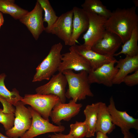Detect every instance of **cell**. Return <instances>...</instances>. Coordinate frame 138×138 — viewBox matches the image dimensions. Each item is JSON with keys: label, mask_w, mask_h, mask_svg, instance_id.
<instances>
[{"label": "cell", "mask_w": 138, "mask_h": 138, "mask_svg": "<svg viewBox=\"0 0 138 138\" xmlns=\"http://www.w3.org/2000/svg\"><path fill=\"white\" fill-rule=\"evenodd\" d=\"M62 73L66 77L68 85V88L65 93L66 98H72L76 102L78 100L85 99L87 96H94L86 71H82L76 73L72 70H67Z\"/></svg>", "instance_id": "7a4b0ae2"}, {"label": "cell", "mask_w": 138, "mask_h": 138, "mask_svg": "<svg viewBox=\"0 0 138 138\" xmlns=\"http://www.w3.org/2000/svg\"><path fill=\"white\" fill-rule=\"evenodd\" d=\"M72 9L73 16L72 31L69 45L70 47L78 43L79 38L87 31L89 24L87 13L82 8L75 6Z\"/></svg>", "instance_id": "2e32d148"}, {"label": "cell", "mask_w": 138, "mask_h": 138, "mask_svg": "<svg viewBox=\"0 0 138 138\" xmlns=\"http://www.w3.org/2000/svg\"><path fill=\"white\" fill-rule=\"evenodd\" d=\"M0 138H12L11 137L6 136L0 132Z\"/></svg>", "instance_id": "836d02e7"}, {"label": "cell", "mask_w": 138, "mask_h": 138, "mask_svg": "<svg viewBox=\"0 0 138 138\" xmlns=\"http://www.w3.org/2000/svg\"><path fill=\"white\" fill-rule=\"evenodd\" d=\"M72 9L62 14L52 27L50 33L55 35L69 46L72 31Z\"/></svg>", "instance_id": "4fadbf2b"}, {"label": "cell", "mask_w": 138, "mask_h": 138, "mask_svg": "<svg viewBox=\"0 0 138 138\" xmlns=\"http://www.w3.org/2000/svg\"><path fill=\"white\" fill-rule=\"evenodd\" d=\"M99 102L88 105L84 111L85 116L84 121L87 125L88 131L86 137H90L95 135Z\"/></svg>", "instance_id": "ffe728a7"}, {"label": "cell", "mask_w": 138, "mask_h": 138, "mask_svg": "<svg viewBox=\"0 0 138 138\" xmlns=\"http://www.w3.org/2000/svg\"><path fill=\"white\" fill-rule=\"evenodd\" d=\"M122 43L118 36L106 30L102 37L95 44L91 49L102 55L113 57Z\"/></svg>", "instance_id": "9a60e30c"}, {"label": "cell", "mask_w": 138, "mask_h": 138, "mask_svg": "<svg viewBox=\"0 0 138 138\" xmlns=\"http://www.w3.org/2000/svg\"><path fill=\"white\" fill-rule=\"evenodd\" d=\"M82 106V104L77 103L72 100L68 103L60 101L53 107L50 117L54 123L57 125H61L62 120L69 121L78 114Z\"/></svg>", "instance_id": "7c38bea8"}, {"label": "cell", "mask_w": 138, "mask_h": 138, "mask_svg": "<svg viewBox=\"0 0 138 138\" xmlns=\"http://www.w3.org/2000/svg\"><path fill=\"white\" fill-rule=\"evenodd\" d=\"M0 102L3 106V109H2L3 112L7 113H15V108L13 106V105L1 97H0Z\"/></svg>", "instance_id": "f1b7e54d"}, {"label": "cell", "mask_w": 138, "mask_h": 138, "mask_svg": "<svg viewBox=\"0 0 138 138\" xmlns=\"http://www.w3.org/2000/svg\"><path fill=\"white\" fill-rule=\"evenodd\" d=\"M133 2L134 4L135 7H137L138 6V0H134L133 1Z\"/></svg>", "instance_id": "e575fe53"}, {"label": "cell", "mask_w": 138, "mask_h": 138, "mask_svg": "<svg viewBox=\"0 0 138 138\" xmlns=\"http://www.w3.org/2000/svg\"><path fill=\"white\" fill-rule=\"evenodd\" d=\"M4 22V19L2 13L0 12V28Z\"/></svg>", "instance_id": "d6a6232c"}, {"label": "cell", "mask_w": 138, "mask_h": 138, "mask_svg": "<svg viewBox=\"0 0 138 138\" xmlns=\"http://www.w3.org/2000/svg\"><path fill=\"white\" fill-rule=\"evenodd\" d=\"M0 12L16 20L20 19L29 12L15 4L14 0H0Z\"/></svg>", "instance_id": "7402d4cb"}, {"label": "cell", "mask_w": 138, "mask_h": 138, "mask_svg": "<svg viewBox=\"0 0 138 138\" xmlns=\"http://www.w3.org/2000/svg\"><path fill=\"white\" fill-rule=\"evenodd\" d=\"M21 101L15 106L14 126L5 132V134L12 138L20 137L30 128L32 122V117L28 108Z\"/></svg>", "instance_id": "5b68a950"}, {"label": "cell", "mask_w": 138, "mask_h": 138, "mask_svg": "<svg viewBox=\"0 0 138 138\" xmlns=\"http://www.w3.org/2000/svg\"><path fill=\"white\" fill-rule=\"evenodd\" d=\"M15 118L14 113H5L0 108V123L3 125L6 131L13 127Z\"/></svg>", "instance_id": "4316f807"}, {"label": "cell", "mask_w": 138, "mask_h": 138, "mask_svg": "<svg viewBox=\"0 0 138 138\" xmlns=\"http://www.w3.org/2000/svg\"><path fill=\"white\" fill-rule=\"evenodd\" d=\"M123 82L126 85L133 86L138 84V70L133 74L126 76L123 79Z\"/></svg>", "instance_id": "83f0119b"}, {"label": "cell", "mask_w": 138, "mask_h": 138, "mask_svg": "<svg viewBox=\"0 0 138 138\" xmlns=\"http://www.w3.org/2000/svg\"><path fill=\"white\" fill-rule=\"evenodd\" d=\"M44 12V22L47 24L45 31L50 33L51 29L58 18L56 13L48 0H37Z\"/></svg>", "instance_id": "d4e9b609"}, {"label": "cell", "mask_w": 138, "mask_h": 138, "mask_svg": "<svg viewBox=\"0 0 138 138\" xmlns=\"http://www.w3.org/2000/svg\"><path fill=\"white\" fill-rule=\"evenodd\" d=\"M136 7L118 8L111 12L105 25L106 30L114 33L124 43L130 38L135 28L138 26Z\"/></svg>", "instance_id": "6da1fadb"}, {"label": "cell", "mask_w": 138, "mask_h": 138, "mask_svg": "<svg viewBox=\"0 0 138 138\" xmlns=\"http://www.w3.org/2000/svg\"><path fill=\"white\" fill-rule=\"evenodd\" d=\"M28 108L32 117V123L29 129L20 138H33L45 133H62L65 130L64 126L54 125L49 122V120L43 118L31 107Z\"/></svg>", "instance_id": "8992f818"}, {"label": "cell", "mask_w": 138, "mask_h": 138, "mask_svg": "<svg viewBox=\"0 0 138 138\" xmlns=\"http://www.w3.org/2000/svg\"><path fill=\"white\" fill-rule=\"evenodd\" d=\"M6 76L4 73L0 74V97L15 106L18 101L21 100L23 97L20 95L19 91L16 88L13 89L12 91L7 88L4 83Z\"/></svg>", "instance_id": "cb8c5ba5"}, {"label": "cell", "mask_w": 138, "mask_h": 138, "mask_svg": "<svg viewBox=\"0 0 138 138\" xmlns=\"http://www.w3.org/2000/svg\"><path fill=\"white\" fill-rule=\"evenodd\" d=\"M123 134L124 135L123 138H134L133 135L129 131L125 132Z\"/></svg>", "instance_id": "1f68e13d"}, {"label": "cell", "mask_w": 138, "mask_h": 138, "mask_svg": "<svg viewBox=\"0 0 138 138\" xmlns=\"http://www.w3.org/2000/svg\"><path fill=\"white\" fill-rule=\"evenodd\" d=\"M89 20V26L82 38L83 45L87 49L92 47L103 36L106 30L105 27L107 19L96 14L86 12Z\"/></svg>", "instance_id": "52a82bcc"}, {"label": "cell", "mask_w": 138, "mask_h": 138, "mask_svg": "<svg viewBox=\"0 0 138 138\" xmlns=\"http://www.w3.org/2000/svg\"><path fill=\"white\" fill-rule=\"evenodd\" d=\"M69 134L74 138H83L86 137L88 131L86 124L83 122L76 121L70 125Z\"/></svg>", "instance_id": "484cf974"}, {"label": "cell", "mask_w": 138, "mask_h": 138, "mask_svg": "<svg viewBox=\"0 0 138 138\" xmlns=\"http://www.w3.org/2000/svg\"><path fill=\"white\" fill-rule=\"evenodd\" d=\"M28 105L44 119L49 120L51 112L54 106L60 101L59 98L52 94H26L21 101Z\"/></svg>", "instance_id": "277c9868"}, {"label": "cell", "mask_w": 138, "mask_h": 138, "mask_svg": "<svg viewBox=\"0 0 138 138\" xmlns=\"http://www.w3.org/2000/svg\"><path fill=\"white\" fill-rule=\"evenodd\" d=\"M69 51L62 54L61 62L59 68V72L62 73L67 70L77 71H85L88 73L91 71L90 65L83 56L69 48Z\"/></svg>", "instance_id": "5bb4252c"}, {"label": "cell", "mask_w": 138, "mask_h": 138, "mask_svg": "<svg viewBox=\"0 0 138 138\" xmlns=\"http://www.w3.org/2000/svg\"><path fill=\"white\" fill-rule=\"evenodd\" d=\"M116 63L115 67L119 70L113 80V84H121L129 74L138 70V55L132 57L126 55L124 58L117 60Z\"/></svg>", "instance_id": "ac0fdd59"}, {"label": "cell", "mask_w": 138, "mask_h": 138, "mask_svg": "<svg viewBox=\"0 0 138 138\" xmlns=\"http://www.w3.org/2000/svg\"><path fill=\"white\" fill-rule=\"evenodd\" d=\"M43 10L37 1L33 9L22 17L19 20L25 25L36 40H37L45 30L43 25Z\"/></svg>", "instance_id": "9c48e42d"}, {"label": "cell", "mask_w": 138, "mask_h": 138, "mask_svg": "<svg viewBox=\"0 0 138 138\" xmlns=\"http://www.w3.org/2000/svg\"><path fill=\"white\" fill-rule=\"evenodd\" d=\"M138 26L133 30L130 38L122 45V49L119 52L116 53L114 56H117L123 54L132 57L138 55Z\"/></svg>", "instance_id": "603a6c76"}, {"label": "cell", "mask_w": 138, "mask_h": 138, "mask_svg": "<svg viewBox=\"0 0 138 138\" xmlns=\"http://www.w3.org/2000/svg\"><path fill=\"white\" fill-rule=\"evenodd\" d=\"M86 12L96 14L108 19L111 12L107 9L100 0H85L81 5Z\"/></svg>", "instance_id": "44dd1931"}, {"label": "cell", "mask_w": 138, "mask_h": 138, "mask_svg": "<svg viewBox=\"0 0 138 138\" xmlns=\"http://www.w3.org/2000/svg\"><path fill=\"white\" fill-rule=\"evenodd\" d=\"M107 106L112 123L120 128L122 133L129 131L131 129H138V119L130 116L126 111L117 110L112 96L110 98L109 104Z\"/></svg>", "instance_id": "8fae6325"}, {"label": "cell", "mask_w": 138, "mask_h": 138, "mask_svg": "<svg viewBox=\"0 0 138 138\" xmlns=\"http://www.w3.org/2000/svg\"><path fill=\"white\" fill-rule=\"evenodd\" d=\"M71 49L84 57L89 62L91 71L94 70L102 65L113 61L116 59L113 57L101 55L92 50L86 48L83 45L76 44L71 46Z\"/></svg>", "instance_id": "e0dca14e"}, {"label": "cell", "mask_w": 138, "mask_h": 138, "mask_svg": "<svg viewBox=\"0 0 138 138\" xmlns=\"http://www.w3.org/2000/svg\"><path fill=\"white\" fill-rule=\"evenodd\" d=\"M96 133V138H109L107 135L106 134H105L100 131H97Z\"/></svg>", "instance_id": "4dcf8cb0"}, {"label": "cell", "mask_w": 138, "mask_h": 138, "mask_svg": "<svg viewBox=\"0 0 138 138\" xmlns=\"http://www.w3.org/2000/svg\"><path fill=\"white\" fill-rule=\"evenodd\" d=\"M63 48L61 42L52 46L47 55L36 68L32 82L49 80L58 71L61 62V52Z\"/></svg>", "instance_id": "3957f363"}, {"label": "cell", "mask_w": 138, "mask_h": 138, "mask_svg": "<svg viewBox=\"0 0 138 138\" xmlns=\"http://www.w3.org/2000/svg\"><path fill=\"white\" fill-rule=\"evenodd\" d=\"M67 81L62 73H58L53 75L47 83L37 87L35 89L36 93L44 94H52L57 96L60 102L65 103L66 88Z\"/></svg>", "instance_id": "ba28073f"}, {"label": "cell", "mask_w": 138, "mask_h": 138, "mask_svg": "<svg viewBox=\"0 0 138 138\" xmlns=\"http://www.w3.org/2000/svg\"><path fill=\"white\" fill-rule=\"evenodd\" d=\"M48 136L50 138H74L69 134H65L62 133H55L54 134L49 135Z\"/></svg>", "instance_id": "f546056e"}, {"label": "cell", "mask_w": 138, "mask_h": 138, "mask_svg": "<svg viewBox=\"0 0 138 138\" xmlns=\"http://www.w3.org/2000/svg\"><path fill=\"white\" fill-rule=\"evenodd\" d=\"M112 123L108 106L105 103L99 102L96 125V132L100 131L110 134L115 128Z\"/></svg>", "instance_id": "d6986e66"}, {"label": "cell", "mask_w": 138, "mask_h": 138, "mask_svg": "<svg viewBox=\"0 0 138 138\" xmlns=\"http://www.w3.org/2000/svg\"><path fill=\"white\" fill-rule=\"evenodd\" d=\"M117 61L116 59L104 64L89 72L88 73L89 84L96 83L108 87L112 86L113 80L119 70L114 66Z\"/></svg>", "instance_id": "30bf717a"}]
</instances>
